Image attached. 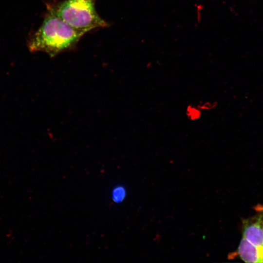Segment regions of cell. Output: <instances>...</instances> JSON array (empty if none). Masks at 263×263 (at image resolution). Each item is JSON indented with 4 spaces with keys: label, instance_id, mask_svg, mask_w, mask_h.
<instances>
[{
    "label": "cell",
    "instance_id": "6da1fadb",
    "mask_svg": "<svg viewBox=\"0 0 263 263\" xmlns=\"http://www.w3.org/2000/svg\"><path fill=\"white\" fill-rule=\"evenodd\" d=\"M84 34L48 11L41 26L30 38L29 49L53 57L72 49Z\"/></svg>",
    "mask_w": 263,
    "mask_h": 263
},
{
    "label": "cell",
    "instance_id": "7a4b0ae2",
    "mask_svg": "<svg viewBox=\"0 0 263 263\" xmlns=\"http://www.w3.org/2000/svg\"><path fill=\"white\" fill-rule=\"evenodd\" d=\"M96 0H64L48 6V11L75 29L86 33L108 26L95 7Z\"/></svg>",
    "mask_w": 263,
    "mask_h": 263
},
{
    "label": "cell",
    "instance_id": "5b68a950",
    "mask_svg": "<svg viewBox=\"0 0 263 263\" xmlns=\"http://www.w3.org/2000/svg\"><path fill=\"white\" fill-rule=\"evenodd\" d=\"M125 191L122 187L115 188L113 193V198L114 201L119 202L123 200L125 196Z\"/></svg>",
    "mask_w": 263,
    "mask_h": 263
},
{
    "label": "cell",
    "instance_id": "3957f363",
    "mask_svg": "<svg viewBox=\"0 0 263 263\" xmlns=\"http://www.w3.org/2000/svg\"><path fill=\"white\" fill-rule=\"evenodd\" d=\"M254 215L242 221L243 237L252 244L263 247V206L255 207Z\"/></svg>",
    "mask_w": 263,
    "mask_h": 263
},
{
    "label": "cell",
    "instance_id": "277c9868",
    "mask_svg": "<svg viewBox=\"0 0 263 263\" xmlns=\"http://www.w3.org/2000/svg\"><path fill=\"white\" fill-rule=\"evenodd\" d=\"M237 253L244 262L263 263V247L256 245L244 237L238 246Z\"/></svg>",
    "mask_w": 263,
    "mask_h": 263
}]
</instances>
